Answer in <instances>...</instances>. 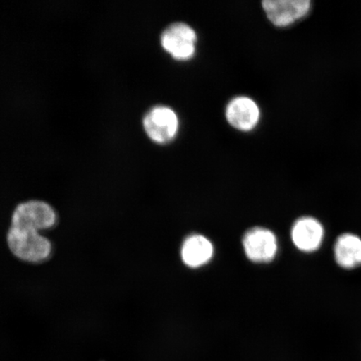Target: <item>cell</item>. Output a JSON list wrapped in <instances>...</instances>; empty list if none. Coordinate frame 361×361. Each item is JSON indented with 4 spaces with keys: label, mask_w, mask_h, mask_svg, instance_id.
I'll use <instances>...</instances> for the list:
<instances>
[{
    "label": "cell",
    "mask_w": 361,
    "mask_h": 361,
    "mask_svg": "<svg viewBox=\"0 0 361 361\" xmlns=\"http://www.w3.org/2000/svg\"><path fill=\"white\" fill-rule=\"evenodd\" d=\"M7 245L17 259L31 264H42L53 254L51 241L33 229L11 226L7 233Z\"/></svg>",
    "instance_id": "obj_1"
},
{
    "label": "cell",
    "mask_w": 361,
    "mask_h": 361,
    "mask_svg": "<svg viewBox=\"0 0 361 361\" xmlns=\"http://www.w3.org/2000/svg\"><path fill=\"white\" fill-rule=\"evenodd\" d=\"M243 243L247 258L257 263H267L276 255V238L268 229H251L245 234Z\"/></svg>",
    "instance_id": "obj_6"
},
{
    "label": "cell",
    "mask_w": 361,
    "mask_h": 361,
    "mask_svg": "<svg viewBox=\"0 0 361 361\" xmlns=\"http://www.w3.org/2000/svg\"><path fill=\"white\" fill-rule=\"evenodd\" d=\"M142 124L147 137L157 144L173 141L179 128L177 114L165 106H157L149 110L143 117Z\"/></svg>",
    "instance_id": "obj_4"
},
{
    "label": "cell",
    "mask_w": 361,
    "mask_h": 361,
    "mask_svg": "<svg viewBox=\"0 0 361 361\" xmlns=\"http://www.w3.org/2000/svg\"><path fill=\"white\" fill-rule=\"evenodd\" d=\"M213 254V245L209 239L201 235L188 238L182 248L184 263L192 268L200 267L207 263Z\"/></svg>",
    "instance_id": "obj_10"
},
{
    "label": "cell",
    "mask_w": 361,
    "mask_h": 361,
    "mask_svg": "<svg viewBox=\"0 0 361 361\" xmlns=\"http://www.w3.org/2000/svg\"><path fill=\"white\" fill-rule=\"evenodd\" d=\"M336 264L345 269L361 266V238L354 233H343L336 239L334 247Z\"/></svg>",
    "instance_id": "obj_9"
},
{
    "label": "cell",
    "mask_w": 361,
    "mask_h": 361,
    "mask_svg": "<svg viewBox=\"0 0 361 361\" xmlns=\"http://www.w3.org/2000/svg\"><path fill=\"white\" fill-rule=\"evenodd\" d=\"M197 34L184 23H174L161 35V44L166 53L179 61L191 60L196 53Z\"/></svg>",
    "instance_id": "obj_3"
},
{
    "label": "cell",
    "mask_w": 361,
    "mask_h": 361,
    "mask_svg": "<svg viewBox=\"0 0 361 361\" xmlns=\"http://www.w3.org/2000/svg\"><path fill=\"white\" fill-rule=\"evenodd\" d=\"M58 221L56 211L49 203L29 200L19 203L13 209L11 226L40 232L55 228Z\"/></svg>",
    "instance_id": "obj_2"
},
{
    "label": "cell",
    "mask_w": 361,
    "mask_h": 361,
    "mask_svg": "<svg viewBox=\"0 0 361 361\" xmlns=\"http://www.w3.org/2000/svg\"><path fill=\"white\" fill-rule=\"evenodd\" d=\"M291 236L298 250L313 252L322 245L324 229L319 220L311 216H304L297 220L293 225Z\"/></svg>",
    "instance_id": "obj_8"
},
{
    "label": "cell",
    "mask_w": 361,
    "mask_h": 361,
    "mask_svg": "<svg viewBox=\"0 0 361 361\" xmlns=\"http://www.w3.org/2000/svg\"><path fill=\"white\" fill-rule=\"evenodd\" d=\"M226 118L233 128L241 132H250L258 125L260 110L256 102L247 97L233 99L226 108Z\"/></svg>",
    "instance_id": "obj_7"
},
{
    "label": "cell",
    "mask_w": 361,
    "mask_h": 361,
    "mask_svg": "<svg viewBox=\"0 0 361 361\" xmlns=\"http://www.w3.org/2000/svg\"><path fill=\"white\" fill-rule=\"evenodd\" d=\"M268 19L278 27H288L304 19L311 10L310 0H266L262 3Z\"/></svg>",
    "instance_id": "obj_5"
}]
</instances>
